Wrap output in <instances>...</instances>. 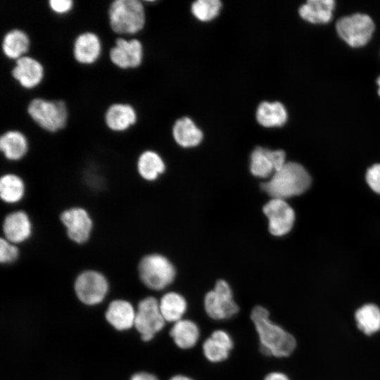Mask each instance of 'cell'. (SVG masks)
Returning <instances> with one entry per match:
<instances>
[{
    "label": "cell",
    "mask_w": 380,
    "mask_h": 380,
    "mask_svg": "<svg viewBox=\"0 0 380 380\" xmlns=\"http://www.w3.org/2000/svg\"><path fill=\"white\" fill-rule=\"evenodd\" d=\"M268 310L262 306L254 307L251 313L260 339V350L267 356L287 357L296 350V338L269 318Z\"/></svg>",
    "instance_id": "obj_1"
},
{
    "label": "cell",
    "mask_w": 380,
    "mask_h": 380,
    "mask_svg": "<svg viewBox=\"0 0 380 380\" xmlns=\"http://www.w3.org/2000/svg\"><path fill=\"white\" fill-rule=\"evenodd\" d=\"M310 183L309 173L300 164L286 162L269 181L262 183L261 187L272 198L286 200L304 193Z\"/></svg>",
    "instance_id": "obj_2"
},
{
    "label": "cell",
    "mask_w": 380,
    "mask_h": 380,
    "mask_svg": "<svg viewBox=\"0 0 380 380\" xmlns=\"http://www.w3.org/2000/svg\"><path fill=\"white\" fill-rule=\"evenodd\" d=\"M141 283L149 289L161 291L175 279L176 271L172 263L162 254L153 253L142 256L137 264Z\"/></svg>",
    "instance_id": "obj_3"
},
{
    "label": "cell",
    "mask_w": 380,
    "mask_h": 380,
    "mask_svg": "<svg viewBox=\"0 0 380 380\" xmlns=\"http://www.w3.org/2000/svg\"><path fill=\"white\" fill-rule=\"evenodd\" d=\"M111 30L117 34H135L145 24V11L139 0H115L108 8Z\"/></svg>",
    "instance_id": "obj_4"
},
{
    "label": "cell",
    "mask_w": 380,
    "mask_h": 380,
    "mask_svg": "<svg viewBox=\"0 0 380 380\" xmlns=\"http://www.w3.org/2000/svg\"><path fill=\"white\" fill-rule=\"evenodd\" d=\"M58 220L68 239L77 246H84L91 239L94 220L85 207L74 205L62 210Z\"/></svg>",
    "instance_id": "obj_5"
},
{
    "label": "cell",
    "mask_w": 380,
    "mask_h": 380,
    "mask_svg": "<svg viewBox=\"0 0 380 380\" xmlns=\"http://www.w3.org/2000/svg\"><path fill=\"white\" fill-rule=\"evenodd\" d=\"M73 290L81 303L89 306L96 305L108 296L110 283L106 275L101 270L86 268L76 275Z\"/></svg>",
    "instance_id": "obj_6"
},
{
    "label": "cell",
    "mask_w": 380,
    "mask_h": 380,
    "mask_svg": "<svg viewBox=\"0 0 380 380\" xmlns=\"http://www.w3.org/2000/svg\"><path fill=\"white\" fill-rule=\"evenodd\" d=\"M27 113L38 126L49 132H56L67 124L68 108L62 100L33 99L28 104Z\"/></svg>",
    "instance_id": "obj_7"
},
{
    "label": "cell",
    "mask_w": 380,
    "mask_h": 380,
    "mask_svg": "<svg viewBox=\"0 0 380 380\" xmlns=\"http://www.w3.org/2000/svg\"><path fill=\"white\" fill-rule=\"evenodd\" d=\"M374 23L367 14L354 13L339 18L336 23L338 36L349 46L360 47L370 40Z\"/></svg>",
    "instance_id": "obj_8"
},
{
    "label": "cell",
    "mask_w": 380,
    "mask_h": 380,
    "mask_svg": "<svg viewBox=\"0 0 380 380\" xmlns=\"http://www.w3.org/2000/svg\"><path fill=\"white\" fill-rule=\"evenodd\" d=\"M159 308V300L147 296L141 300L136 309L134 327L144 341L152 340L165 324Z\"/></svg>",
    "instance_id": "obj_9"
},
{
    "label": "cell",
    "mask_w": 380,
    "mask_h": 380,
    "mask_svg": "<svg viewBox=\"0 0 380 380\" xmlns=\"http://www.w3.org/2000/svg\"><path fill=\"white\" fill-rule=\"evenodd\" d=\"M34 232L32 218L24 209L13 208L2 219L1 237L20 246L31 240Z\"/></svg>",
    "instance_id": "obj_10"
},
{
    "label": "cell",
    "mask_w": 380,
    "mask_h": 380,
    "mask_svg": "<svg viewBox=\"0 0 380 380\" xmlns=\"http://www.w3.org/2000/svg\"><path fill=\"white\" fill-rule=\"evenodd\" d=\"M204 308L207 315L216 320L229 319L239 310L233 299L231 287L222 279L218 280L214 289L205 294Z\"/></svg>",
    "instance_id": "obj_11"
},
{
    "label": "cell",
    "mask_w": 380,
    "mask_h": 380,
    "mask_svg": "<svg viewBox=\"0 0 380 380\" xmlns=\"http://www.w3.org/2000/svg\"><path fill=\"white\" fill-rule=\"evenodd\" d=\"M270 232L276 236L288 234L295 221V213L286 200L272 198L263 207Z\"/></svg>",
    "instance_id": "obj_12"
},
{
    "label": "cell",
    "mask_w": 380,
    "mask_h": 380,
    "mask_svg": "<svg viewBox=\"0 0 380 380\" xmlns=\"http://www.w3.org/2000/svg\"><path fill=\"white\" fill-rule=\"evenodd\" d=\"M109 58L115 65L121 69L137 68L142 61V44L137 39L118 38L110 49Z\"/></svg>",
    "instance_id": "obj_13"
},
{
    "label": "cell",
    "mask_w": 380,
    "mask_h": 380,
    "mask_svg": "<svg viewBox=\"0 0 380 380\" xmlns=\"http://www.w3.org/2000/svg\"><path fill=\"white\" fill-rule=\"evenodd\" d=\"M27 192L23 177L15 172H6L0 177V198L1 202L13 208L24 201Z\"/></svg>",
    "instance_id": "obj_14"
},
{
    "label": "cell",
    "mask_w": 380,
    "mask_h": 380,
    "mask_svg": "<svg viewBox=\"0 0 380 380\" xmlns=\"http://www.w3.org/2000/svg\"><path fill=\"white\" fill-rule=\"evenodd\" d=\"M11 74L21 87L32 89L42 82L44 77V68L37 59L23 56L15 61Z\"/></svg>",
    "instance_id": "obj_15"
},
{
    "label": "cell",
    "mask_w": 380,
    "mask_h": 380,
    "mask_svg": "<svg viewBox=\"0 0 380 380\" xmlns=\"http://www.w3.org/2000/svg\"><path fill=\"white\" fill-rule=\"evenodd\" d=\"M136 309L128 300L118 298L110 301L105 312L106 321L118 331L134 327Z\"/></svg>",
    "instance_id": "obj_16"
},
{
    "label": "cell",
    "mask_w": 380,
    "mask_h": 380,
    "mask_svg": "<svg viewBox=\"0 0 380 380\" xmlns=\"http://www.w3.org/2000/svg\"><path fill=\"white\" fill-rule=\"evenodd\" d=\"M101 43L94 32H85L79 34L73 44V56L80 63L89 65L100 56Z\"/></svg>",
    "instance_id": "obj_17"
},
{
    "label": "cell",
    "mask_w": 380,
    "mask_h": 380,
    "mask_svg": "<svg viewBox=\"0 0 380 380\" xmlns=\"http://www.w3.org/2000/svg\"><path fill=\"white\" fill-rule=\"evenodd\" d=\"M0 150L6 160L19 162L29 151L28 140L18 130L7 131L0 137Z\"/></svg>",
    "instance_id": "obj_18"
},
{
    "label": "cell",
    "mask_w": 380,
    "mask_h": 380,
    "mask_svg": "<svg viewBox=\"0 0 380 380\" xmlns=\"http://www.w3.org/2000/svg\"><path fill=\"white\" fill-rule=\"evenodd\" d=\"M233 348V341L229 334L224 330L214 331L203 344L205 357L212 362L225 360Z\"/></svg>",
    "instance_id": "obj_19"
},
{
    "label": "cell",
    "mask_w": 380,
    "mask_h": 380,
    "mask_svg": "<svg viewBox=\"0 0 380 380\" xmlns=\"http://www.w3.org/2000/svg\"><path fill=\"white\" fill-rule=\"evenodd\" d=\"M355 325L365 336H372L380 331V307L367 303L358 307L353 313Z\"/></svg>",
    "instance_id": "obj_20"
},
{
    "label": "cell",
    "mask_w": 380,
    "mask_h": 380,
    "mask_svg": "<svg viewBox=\"0 0 380 380\" xmlns=\"http://www.w3.org/2000/svg\"><path fill=\"white\" fill-rule=\"evenodd\" d=\"M104 120L107 127L112 131L123 132L136 122L137 113L131 105L115 103L108 108Z\"/></svg>",
    "instance_id": "obj_21"
},
{
    "label": "cell",
    "mask_w": 380,
    "mask_h": 380,
    "mask_svg": "<svg viewBox=\"0 0 380 380\" xmlns=\"http://www.w3.org/2000/svg\"><path fill=\"white\" fill-rule=\"evenodd\" d=\"M335 7L333 0H308L299 8V15L305 20L321 24L329 23Z\"/></svg>",
    "instance_id": "obj_22"
},
{
    "label": "cell",
    "mask_w": 380,
    "mask_h": 380,
    "mask_svg": "<svg viewBox=\"0 0 380 380\" xmlns=\"http://www.w3.org/2000/svg\"><path fill=\"white\" fill-rule=\"evenodd\" d=\"M138 175L146 182H153L165 172V165L160 155L151 150L143 151L136 163Z\"/></svg>",
    "instance_id": "obj_23"
},
{
    "label": "cell",
    "mask_w": 380,
    "mask_h": 380,
    "mask_svg": "<svg viewBox=\"0 0 380 380\" xmlns=\"http://www.w3.org/2000/svg\"><path fill=\"white\" fill-rule=\"evenodd\" d=\"M170 335L179 348L189 349L196 344L200 331L195 322L182 319L175 322L170 331Z\"/></svg>",
    "instance_id": "obj_24"
},
{
    "label": "cell",
    "mask_w": 380,
    "mask_h": 380,
    "mask_svg": "<svg viewBox=\"0 0 380 380\" xmlns=\"http://www.w3.org/2000/svg\"><path fill=\"white\" fill-rule=\"evenodd\" d=\"M172 133L175 141L184 148L196 146L203 139L201 129L190 118L186 117L176 121Z\"/></svg>",
    "instance_id": "obj_25"
},
{
    "label": "cell",
    "mask_w": 380,
    "mask_h": 380,
    "mask_svg": "<svg viewBox=\"0 0 380 380\" xmlns=\"http://www.w3.org/2000/svg\"><path fill=\"white\" fill-rule=\"evenodd\" d=\"M30 47L28 35L22 30L13 29L4 35L1 48L4 55L13 60H17L26 53Z\"/></svg>",
    "instance_id": "obj_26"
},
{
    "label": "cell",
    "mask_w": 380,
    "mask_h": 380,
    "mask_svg": "<svg viewBox=\"0 0 380 380\" xmlns=\"http://www.w3.org/2000/svg\"><path fill=\"white\" fill-rule=\"evenodd\" d=\"M287 111L280 102H262L256 111L259 124L266 127H281L287 120Z\"/></svg>",
    "instance_id": "obj_27"
},
{
    "label": "cell",
    "mask_w": 380,
    "mask_h": 380,
    "mask_svg": "<svg viewBox=\"0 0 380 380\" xmlns=\"http://www.w3.org/2000/svg\"><path fill=\"white\" fill-rule=\"evenodd\" d=\"M159 308L165 322L175 323L182 319L186 312L187 303L181 294L172 291L160 298Z\"/></svg>",
    "instance_id": "obj_28"
},
{
    "label": "cell",
    "mask_w": 380,
    "mask_h": 380,
    "mask_svg": "<svg viewBox=\"0 0 380 380\" xmlns=\"http://www.w3.org/2000/svg\"><path fill=\"white\" fill-rule=\"evenodd\" d=\"M269 150L260 146L256 147L251 155L250 171L257 177L267 178L274 172Z\"/></svg>",
    "instance_id": "obj_29"
},
{
    "label": "cell",
    "mask_w": 380,
    "mask_h": 380,
    "mask_svg": "<svg viewBox=\"0 0 380 380\" xmlns=\"http://www.w3.org/2000/svg\"><path fill=\"white\" fill-rule=\"evenodd\" d=\"M222 4L219 0H198L193 3L191 12L201 21H209L220 13Z\"/></svg>",
    "instance_id": "obj_30"
},
{
    "label": "cell",
    "mask_w": 380,
    "mask_h": 380,
    "mask_svg": "<svg viewBox=\"0 0 380 380\" xmlns=\"http://www.w3.org/2000/svg\"><path fill=\"white\" fill-rule=\"evenodd\" d=\"M20 247L21 246L1 237L0 263L5 266H10L15 264L20 258Z\"/></svg>",
    "instance_id": "obj_31"
},
{
    "label": "cell",
    "mask_w": 380,
    "mask_h": 380,
    "mask_svg": "<svg viewBox=\"0 0 380 380\" xmlns=\"http://www.w3.org/2000/svg\"><path fill=\"white\" fill-rule=\"evenodd\" d=\"M366 181L374 192L380 194V163L374 164L367 170Z\"/></svg>",
    "instance_id": "obj_32"
},
{
    "label": "cell",
    "mask_w": 380,
    "mask_h": 380,
    "mask_svg": "<svg viewBox=\"0 0 380 380\" xmlns=\"http://www.w3.org/2000/svg\"><path fill=\"white\" fill-rule=\"evenodd\" d=\"M73 5L72 0H50L49 6L57 14H64L70 11Z\"/></svg>",
    "instance_id": "obj_33"
},
{
    "label": "cell",
    "mask_w": 380,
    "mask_h": 380,
    "mask_svg": "<svg viewBox=\"0 0 380 380\" xmlns=\"http://www.w3.org/2000/svg\"><path fill=\"white\" fill-rule=\"evenodd\" d=\"M130 380H158V379L153 374L140 372L134 374Z\"/></svg>",
    "instance_id": "obj_34"
},
{
    "label": "cell",
    "mask_w": 380,
    "mask_h": 380,
    "mask_svg": "<svg viewBox=\"0 0 380 380\" xmlns=\"http://www.w3.org/2000/svg\"><path fill=\"white\" fill-rule=\"evenodd\" d=\"M264 380H290V379L283 372H273L268 374Z\"/></svg>",
    "instance_id": "obj_35"
},
{
    "label": "cell",
    "mask_w": 380,
    "mask_h": 380,
    "mask_svg": "<svg viewBox=\"0 0 380 380\" xmlns=\"http://www.w3.org/2000/svg\"><path fill=\"white\" fill-rule=\"evenodd\" d=\"M169 380H193L192 379L182 374L173 376Z\"/></svg>",
    "instance_id": "obj_36"
},
{
    "label": "cell",
    "mask_w": 380,
    "mask_h": 380,
    "mask_svg": "<svg viewBox=\"0 0 380 380\" xmlns=\"http://www.w3.org/2000/svg\"><path fill=\"white\" fill-rule=\"evenodd\" d=\"M377 84L379 86L378 94L380 96V76L377 79Z\"/></svg>",
    "instance_id": "obj_37"
}]
</instances>
